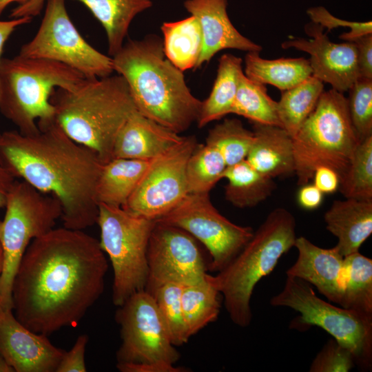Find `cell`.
Listing matches in <instances>:
<instances>
[{
	"mask_svg": "<svg viewBox=\"0 0 372 372\" xmlns=\"http://www.w3.org/2000/svg\"><path fill=\"white\" fill-rule=\"evenodd\" d=\"M3 249L0 243V276L3 270ZM3 308L1 304V300H0V310H1Z\"/></svg>",
	"mask_w": 372,
	"mask_h": 372,
	"instance_id": "50",
	"label": "cell"
},
{
	"mask_svg": "<svg viewBox=\"0 0 372 372\" xmlns=\"http://www.w3.org/2000/svg\"><path fill=\"white\" fill-rule=\"evenodd\" d=\"M54 121L73 141L93 150L103 163L112 158L116 137L136 110L124 78L116 74L85 79L51 96Z\"/></svg>",
	"mask_w": 372,
	"mask_h": 372,
	"instance_id": "4",
	"label": "cell"
},
{
	"mask_svg": "<svg viewBox=\"0 0 372 372\" xmlns=\"http://www.w3.org/2000/svg\"><path fill=\"white\" fill-rule=\"evenodd\" d=\"M152 161L112 158L104 163L96 185L98 204L123 207Z\"/></svg>",
	"mask_w": 372,
	"mask_h": 372,
	"instance_id": "23",
	"label": "cell"
},
{
	"mask_svg": "<svg viewBox=\"0 0 372 372\" xmlns=\"http://www.w3.org/2000/svg\"><path fill=\"white\" fill-rule=\"evenodd\" d=\"M254 139L240 121L227 118L209 131L206 144L219 151L228 167L246 159Z\"/></svg>",
	"mask_w": 372,
	"mask_h": 372,
	"instance_id": "34",
	"label": "cell"
},
{
	"mask_svg": "<svg viewBox=\"0 0 372 372\" xmlns=\"http://www.w3.org/2000/svg\"><path fill=\"white\" fill-rule=\"evenodd\" d=\"M147 258L145 291L167 282L194 285L209 271L196 239L180 228L161 223L156 222L152 230Z\"/></svg>",
	"mask_w": 372,
	"mask_h": 372,
	"instance_id": "15",
	"label": "cell"
},
{
	"mask_svg": "<svg viewBox=\"0 0 372 372\" xmlns=\"http://www.w3.org/2000/svg\"><path fill=\"white\" fill-rule=\"evenodd\" d=\"M161 29L166 58L183 72L196 69L203 46L201 29L196 18L191 15L177 21L164 22Z\"/></svg>",
	"mask_w": 372,
	"mask_h": 372,
	"instance_id": "27",
	"label": "cell"
},
{
	"mask_svg": "<svg viewBox=\"0 0 372 372\" xmlns=\"http://www.w3.org/2000/svg\"><path fill=\"white\" fill-rule=\"evenodd\" d=\"M242 59L231 54H223L218 61L217 75L209 96L202 101L197 125L207 124L231 113L239 79L243 72Z\"/></svg>",
	"mask_w": 372,
	"mask_h": 372,
	"instance_id": "25",
	"label": "cell"
},
{
	"mask_svg": "<svg viewBox=\"0 0 372 372\" xmlns=\"http://www.w3.org/2000/svg\"><path fill=\"white\" fill-rule=\"evenodd\" d=\"M254 139L246 161L261 174L271 177L295 173L291 136L283 128L254 123Z\"/></svg>",
	"mask_w": 372,
	"mask_h": 372,
	"instance_id": "22",
	"label": "cell"
},
{
	"mask_svg": "<svg viewBox=\"0 0 372 372\" xmlns=\"http://www.w3.org/2000/svg\"><path fill=\"white\" fill-rule=\"evenodd\" d=\"M245 74L258 83L270 84L281 91L289 90L312 75L309 59H262L260 52H248L245 59Z\"/></svg>",
	"mask_w": 372,
	"mask_h": 372,
	"instance_id": "26",
	"label": "cell"
},
{
	"mask_svg": "<svg viewBox=\"0 0 372 372\" xmlns=\"http://www.w3.org/2000/svg\"><path fill=\"white\" fill-rule=\"evenodd\" d=\"M107 269L99 240L83 230L53 228L21 258L12 285L15 318L45 335L76 324L102 295Z\"/></svg>",
	"mask_w": 372,
	"mask_h": 372,
	"instance_id": "1",
	"label": "cell"
},
{
	"mask_svg": "<svg viewBox=\"0 0 372 372\" xmlns=\"http://www.w3.org/2000/svg\"><path fill=\"white\" fill-rule=\"evenodd\" d=\"M88 342V336L80 335L72 348L65 351L56 372H85L87 371L85 353Z\"/></svg>",
	"mask_w": 372,
	"mask_h": 372,
	"instance_id": "40",
	"label": "cell"
},
{
	"mask_svg": "<svg viewBox=\"0 0 372 372\" xmlns=\"http://www.w3.org/2000/svg\"><path fill=\"white\" fill-rule=\"evenodd\" d=\"M313 184L323 194L335 192L340 185L338 174L327 166L317 167L312 178Z\"/></svg>",
	"mask_w": 372,
	"mask_h": 372,
	"instance_id": "42",
	"label": "cell"
},
{
	"mask_svg": "<svg viewBox=\"0 0 372 372\" xmlns=\"http://www.w3.org/2000/svg\"><path fill=\"white\" fill-rule=\"evenodd\" d=\"M0 372H14L13 368L6 362L0 354Z\"/></svg>",
	"mask_w": 372,
	"mask_h": 372,
	"instance_id": "49",
	"label": "cell"
},
{
	"mask_svg": "<svg viewBox=\"0 0 372 372\" xmlns=\"http://www.w3.org/2000/svg\"><path fill=\"white\" fill-rule=\"evenodd\" d=\"M65 352L23 326L12 309L0 310V354L15 372H56Z\"/></svg>",
	"mask_w": 372,
	"mask_h": 372,
	"instance_id": "17",
	"label": "cell"
},
{
	"mask_svg": "<svg viewBox=\"0 0 372 372\" xmlns=\"http://www.w3.org/2000/svg\"><path fill=\"white\" fill-rule=\"evenodd\" d=\"M46 0H31L25 4L17 6L10 14V18L33 17L40 14Z\"/></svg>",
	"mask_w": 372,
	"mask_h": 372,
	"instance_id": "46",
	"label": "cell"
},
{
	"mask_svg": "<svg viewBox=\"0 0 372 372\" xmlns=\"http://www.w3.org/2000/svg\"><path fill=\"white\" fill-rule=\"evenodd\" d=\"M198 145L195 136H184L181 142L152 159L123 208L154 220L172 210L188 194L186 166Z\"/></svg>",
	"mask_w": 372,
	"mask_h": 372,
	"instance_id": "14",
	"label": "cell"
},
{
	"mask_svg": "<svg viewBox=\"0 0 372 372\" xmlns=\"http://www.w3.org/2000/svg\"><path fill=\"white\" fill-rule=\"evenodd\" d=\"M324 28L311 21L304 26L309 39L297 38L284 41V49L295 48L308 53L312 76L344 93L360 77L357 52L353 41L336 43L331 41Z\"/></svg>",
	"mask_w": 372,
	"mask_h": 372,
	"instance_id": "16",
	"label": "cell"
},
{
	"mask_svg": "<svg viewBox=\"0 0 372 372\" xmlns=\"http://www.w3.org/2000/svg\"><path fill=\"white\" fill-rule=\"evenodd\" d=\"M45 12L34 37L23 44L19 55L64 64L86 79L112 74V57L92 47L70 19L65 0H46Z\"/></svg>",
	"mask_w": 372,
	"mask_h": 372,
	"instance_id": "11",
	"label": "cell"
},
{
	"mask_svg": "<svg viewBox=\"0 0 372 372\" xmlns=\"http://www.w3.org/2000/svg\"><path fill=\"white\" fill-rule=\"evenodd\" d=\"M296 220L285 208L271 211L236 256L216 276L231 320L240 327L252 319L250 301L257 283L269 275L281 256L294 247Z\"/></svg>",
	"mask_w": 372,
	"mask_h": 372,
	"instance_id": "6",
	"label": "cell"
},
{
	"mask_svg": "<svg viewBox=\"0 0 372 372\" xmlns=\"http://www.w3.org/2000/svg\"><path fill=\"white\" fill-rule=\"evenodd\" d=\"M112 60L141 114L178 134L197 121L202 101L192 94L183 72L166 58L161 38L130 40Z\"/></svg>",
	"mask_w": 372,
	"mask_h": 372,
	"instance_id": "3",
	"label": "cell"
},
{
	"mask_svg": "<svg viewBox=\"0 0 372 372\" xmlns=\"http://www.w3.org/2000/svg\"><path fill=\"white\" fill-rule=\"evenodd\" d=\"M338 190L346 198L372 200V136L358 145Z\"/></svg>",
	"mask_w": 372,
	"mask_h": 372,
	"instance_id": "35",
	"label": "cell"
},
{
	"mask_svg": "<svg viewBox=\"0 0 372 372\" xmlns=\"http://www.w3.org/2000/svg\"><path fill=\"white\" fill-rule=\"evenodd\" d=\"M323 194L313 183H308L300 186L297 194V200L301 207L313 210L321 205Z\"/></svg>",
	"mask_w": 372,
	"mask_h": 372,
	"instance_id": "43",
	"label": "cell"
},
{
	"mask_svg": "<svg viewBox=\"0 0 372 372\" xmlns=\"http://www.w3.org/2000/svg\"><path fill=\"white\" fill-rule=\"evenodd\" d=\"M220 295L209 273L198 283L184 285L181 307L189 338L216 320L221 307Z\"/></svg>",
	"mask_w": 372,
	"mask_h": 372,
	"instance_id": "29",
	"label": "cell"
},
{
	"mask_svg": "<svg viewBox=\"0 0 372 372\" xmlns=\"http://www.w3.org/2000/svg\"><path fill=\"white\" fill-rule=\"evenodd\" d=\"M155 221L180 228L203 243L211 258L208 270L214 272L225 268L254 234L251 227L223 216L211 203L209 193L187 194Z\"/></svg>",
	"mask_w": 372,
	"mask_h": 372,
	"instance_id": "12",
	"label": "cell"
},
{
	"mask_svg": "<svg viewBox=\"0 0 372 372\" xmlns=\"http://www.w3.org/2000/svg\"><path fill=\"white\" fill-rule=\"evenodd\" d=\"M227 167L224 158L217 149L206 143L198 144L186 166L188 194L209 193L223 178Z\"/></svg>",
	"mask_w": 372,
	"mask_h": 372,
	"instance_id": "33",
	"label": "cell"
},
{
	"mask_svg": "<svg viewBox=\"0 0 372 372\" xmlns=\"http://www.w3.org/2000/svg\"><path fill=\"white\" fill-rule=\"evenodd\" d=\"M96 223L100 246L113 269L112 302L118 307L134 293L145 290L147 246L156 221L121 207L101 203Z\"/></svg>",
	"mask_w": 372,
	"mask_h": 372,
	"instance_id": "10",
	"label": "cell"
},
{
	"mask_svg": "<svg viewBox=\"0 0 372 372\" xmlns=\"http://www.w3.org/2000/svg\"><path fill=\"white\" fill-rule=\"evenodd\" d=\"M76 1L85 5L103 27L112 56L123 47L134 18L152 6L151 0Z\"/></svg>",
	"mask_w": 372,
	"mask_h": 372,
	"instance_id": "24",
	"label": "cell"
},
{
	"mask_svg": "<svg viewBox=\"0 0 372 372\" xmlns=\"http://www.w3.org/2000/svg\"><path fill=\"white\" fill-rule=\"evenodd\" d=\"M324 220L327 229L338 238L340 254L344 257L355 253L372 233V200H335Z\"/></svg>",
	"mask_w": 372,
	"mask_h": 372,
	"instance_id": "21",
	"label": "cell"
},
{
	"mask_svg": "<svg viewBox=\"0 0 372 372\" xmlns=\"http://www.w3.org/2000/svg\"><path fill=\"white\" fill-rule=\"evenodd\" d=\"M185 9L198 20L203 46L196 69L209 62L219 51L236 49L260 52L262 47L242 35L231 22L227 0H186Z\"/></svg>",
	"mask_w": 372,
	"mask_h": 372,
	"instance_id": "19",
	"label": "cell"
},
{
	"mask_svg": "<svg viewBox=\"0 0 372 372\" xmlns=\"http://www.w3.org/2000/svg\"><path fill=\"white\" fill-rule=\"evenodd\" d=\"M15 178L0 165V208L5 207L8 196Z\"/></svg>",
	"mask_w": 372,
	"mask_h": 372,
	"instance_id": "47",
	"label": "cell"
},
{
	"mask_svg": "<svg viewBox=\"0 0 372 372\" xmlns=\"http://www.w3.org/2000/svg\"><path fill=\"white\" fill-rule=\"evenodd\" d=\"M115 320L121 327L117 363L174 365L180 354L153 297L145 290L118 306Z\"/></svg>",
	"mask_w": 372,
	"mask_h": 372,
	"instance_id": "13",
	"label": "cell"
},
{
	"mask_svg": "<svg viewBox=\"0 0 372 372\" xmlns=\"http://www.w3.org/2000/svg\"><path fill=\"white\" fill-rule=\"evenodd\" d=\"M86 78L56 61L17 55L0 62V113L20 133L34 134L54 121L51 96L58 89L71 90Z\"/></svg>",
	"mask_w": 372,
	"mask_h": 372,
	"instance_id": "5",
	"label": "cell"
},
{
	"mask_svg": "<svg viewBox=\"0 0 372 372\" xmlns=\"http://www.w3.org/2000/svg\"><path fill=\"white\" fill-rule=\"evenodd\" d=\"M34 134L0 133V165L42 193L56 198L63 227L83 230L96 223V185L103 163L53 121Z\"/></svg>",
	"mask_w": 372,
	"mask_h": 372,
	"instance_id": "2",
	"label": "cell"
},
{
	"mask_svg": "<svg viewBox=\"0 0 372 372\" xmlns=\"http://www.w3.org/2000/svg\"><path fill=\"white\" fill-rule=\"evenodd\" d=\"M223 178L225 199L238 208L253 207L269 197L276 188L273 178L255 169L246 160L227 167Z\"/></svg>",
	"mask_w": 372,
	"mask_h": 372,
	"instance_id": "28",
	"label": "cell"
},
{
	"mask_svg": "<svg viewBox=\"0 0 372 372\" xmlns=\"http://www.w3.org/2000/svg\"><path fill=\"white\" fill-rule=\"evenodd\" d=\"M0 220V243L3 267L0 276V300L3 309H12V285L17 269L32 240L52 229L61 218L59 200L27 182L13 183Z\"/></svg>",
	"mask_w": 372,
	"mask_h": 372,
	"instance_id": "9",
	"label": "cell"
},
{
	"mask_svg": "<svg viewBox=\"0 0 372 372\" xmlns=\"http://www.w3.org/2000/svg\"><path fill=\"white\" fill-rule=\"evenodd\" d=\"M183 138L136 110L118 133L112 158L152 160L181 142Z\"/></svg>",
	"mask_w": 372,
	"mask_h": 372,
	"instance_id": "20",
	"label": "cell"
},
{
	"mask_svg": "<svg viewBox=\"0 0 372 372\" xmlns=\"http://www.w3.org/2000/svg\"><path fill=\"white\" fill-rule=\"evenodd\" d=\"M344 269L339 305L372 316V260L357 251L344 256Z\"/></svg>",
	"mask_w": 372,
	"mask_h": 372,
	"instance_id": "31",
	"label": "cell"
},
{
	"mask_svg": "<svg viewBox=\"0 0 372 372\" xmlns=\"http://www.w3.org/2000/svg\"><path fill=\"white\" fill-rule=\"evenodd\" d=\"M31 0H0V16L3 12L8 6L12 3H17L19 5H23L30 1Z\"/></svg>",
	"mask_w": 372,
	"mask_h": 372,
	"instance_id": "48",
	"label": "cell"
},
{
	"mask_svg": "<svg viewBox=\"0 0 372 372\" xmlns=\"http://www.w3.org/2000/svg\"><path fill=\"white\" fill-rule=\"evenodd\" d=\"M352 41L356 48L360 77L372 79V34L363 35Z\"/></svg>",
	"mask_w": 372,
	"mask_h": 372,
	"instance_id": "41",
	"label": "cell"
},
{
	"mask_svg": "<svg viewBox=\"0 0 372 372\" xmlns=\"http://www.w3.org/2000/svg\"><path fill=\"white\" fill-rule=\"evenodd\" d=\"M32 17H23L19 18H11V19L0 20V62L3 59L2 54L6 41L17 28L22 25H25L32 21Z\"/></svg>",
	"mask_w": 372,
	"mask_h": 372,
	"instance_id": "45",
	"label": "cell"
},
{
	"mask_svg": "<svg viewBox=\"0 0 372 372\" xmlns=\"http://www.w3.org/2000/svg\"><path fill=\"white\" fill-rule=\"evenodd\" d=\"M231 114L243 116L254 123L282 127L277 101L267 94L265 85L251 80L244 72L240 76Z\"/></svg>",
	"mask_w": 372,
	"mask_h": 372,
	"instance_id": "32",
	"label": "cell"
},
{
	"mask_svg": "<svg viewBox=\"0 0 372 372\" xmlns=\"http://www.w3.org/2000/svg\"><path fill=\"white\" fill-rule=\"evenodd\" d=\"M184 285L175 282H164L149 291L167 329L172 344L180 346L189 339L186 330L181 307Z\"/></svg>",
	"mask_w": 372,
	"mask_h": 372,
	"instance_id": "36",
	"label": "cell"
},
{
	"mask_svg": "<svg viewBox=\"0 0 372 372\" xmlns=\"http://www.w3.org/2000/svg\"><path fill=\"white\" fill-rule=\"evenodd\" d=\"M323 91V82L311 75L282 92L277 101L278 114L282 127L291 137L315 109Z\"/></svg>",
	"mask_w": 372,
	"mask_h": 372,
	"instance_id": "30",
	"label": "cell"
},
{
	"mask_svg": "<svg viewBox=\"0 0 372 372\" xmlns=\"http://www.w3.org/2000/svg\"><path fill=\"white\" fill-rule=\"evenodd\" d=\"M295 263L286 271L287 276L304 280L314 286L329 302L339 304L344 284V257L336 246L322 248L304 236L297 237Z\"/></svg>",
	"mask_w": 372,
	"mask_h": 372,
	"instance_id": "18",
	"label": "cell"
},
{
	"mask_svg": "<svg viewBox=\"0 0 372 372\" xmlns=\"http://www.w3.org/2000/svg\"><path fill=\"white\" fill-rule=\"evenodd\" d=\"M291 138L299 186L311 180L320 166L333 169L340 182L360 142L351 121L347 98L334 89L323 91L315 109Z\"/></svg>",
	"mask_w": 372,
	"mask_h": 372,
	"instance_id": "7",
	"label": "cell"
},
{
	"mask_svg": "<svg viewBox=\"0 0 372 372\" xmlns=\"http://www.w3.org/2000/svg\"><path fill=\"white\" fill-rule=\"evenodd\" d=\"M307 15L312 22L319 24L327 32L333 29L343 27L349 28L348 32L340 35L339 38L345 41H352L356 38L365 34H372V22L349 21L333 16L325 8L322 6L310 8L307 10Z\"/></svg>",
	"mask_w": 372,
	"mask_h": 372,
	"instance_id": "39",
	"label": "cell"
},
{
	"mask_svg": "<svg viewBox=\"0 0 372 372\" xmlns=\"http://www.w3.org/2000/svg\"><path fill=\"white\" fill-rule=\"evenodd\" d=\"M355 364L352 353L335 339L329 340L316 355L310 372H348Z\"/></svg>",
	"mask_w": 372,
	"mask_h": 372,
	"instance_id": "38",
	"label": "cell"
},
{
	"mask_svg": "<svg viewBox=\"0 0 372 372\" xmlns=\"http://www.w3.org/2000/svg\"><path fill=\"white\" fill-rule=\"evenodd\" d=\"M116 367L121 372H183L185 368L174 365L158 364L117 363Z\"/></svg>",
	"mask_w": 372,
	"mask_h": 372,
	"instance_id": "44",
	"label": "cell"
},
{
	"mask_svg": "<svg viewBox=\"0 0 372 372\" xmlns=\"http://www.w3.org/2000/svg\"><path fill=\"white\" fill-rule=\"evenodd\" d=\"M348 91L351 121L361 141L372 136V79L359 77Z\"/></svg>",
	"mask_w": 372,
	"mask_h": 372,
	"instance_id": "37",
	"label": "cell"
},
{
	"mask_svg": "<svg viewBox=\"0 0 372 372\" xmlns=\"http://www.w3.org/2000/svg\"><path fill=\"white\" fill-rule=\"evenodd\" d=\"M270 304L299 313L291 320V328L302 331L319 327L348 349L362 369L371 368L372 316L328 302L316 295L309 283L289 276L282 291L271 298Z\"/></svg>",
	"mask_w": 372,
	"mask_h": 372,
	"instance_id": "8",
	"label": "cell"
}]
</instances>
